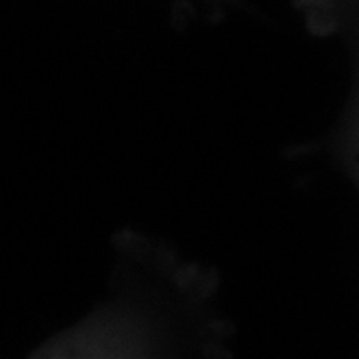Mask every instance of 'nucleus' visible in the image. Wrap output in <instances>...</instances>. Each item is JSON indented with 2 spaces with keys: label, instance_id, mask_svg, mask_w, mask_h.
Instances as JSON below:
<instances>
[]
</instances>
